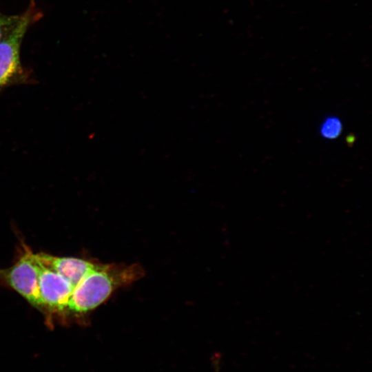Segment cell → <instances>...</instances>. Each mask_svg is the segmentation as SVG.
<instances>
[{
    "instance_id": "6da1fadb",
    "label": "cell",
    "mask_w": 372,
    "mask_h": 372,
    "mask_svg": "<svg viewBox=\"0 0 372 372\" xmlns=\"http://www.w3.org/2000/svg\"><path fill=\"white\" fill-rule=\"evenodd\" d=\"M145 275L138 264L96 262L74 288L62 317H84L105 302L118 289Z\"/></svg>"
},
{
    "instance_id": "7a4b0ae2",
    "label": "cell",
    "mask_w": 372,
    "mask_h": 372,
    "mask_svg": "<svg viewBox=\"0 0 372 372\" xmlns=\"http://www.w3.org/2000/svg\"><path fill=\"white\" fill-rule=\"evenodd\" d=\"M41 17L42 12L31 1L16 26L0 41V87L30 82V72L21 63L20 48L29 28Z\"/></svg>"
},
{
    "instance_id": "3957f363",
    "label": "cell",
    "mask_w": 372,
    "mask_h": 372,
    "mask_svg": "<svg viewBox=\"0 0 372 372\" xmlns=\"http://www.w3.org/2000/svg\"><path fill=\"white\" fill-rule=\"evenodd\" d=\"M0 282L10 287L44 314L39 287V265L35 253L26 246L18 260L8 268L0 269Z\"/></svg>"
},
{
    "instance_id": "277c9868",
    "label": "cell",
    "mask_w": 372,
    "mask_h": 372,
    "mask_svg": "<svg viewBox=\"0 0 372 372\" xmlns=\"http://www.w3.org/2000/svg\"><path fill=\"white\" fill-rule=\"evenodd\" d=\"M36 260L39 265V287L44 315L48 325L52 326V316H62L74 288L62 275L43 265L37 258Z\"/></svg>"
},
{
    "instance_id": "5b68a950",
    "label": "cell",
    "mask_w": 372,
    "mask_h": 372,
    "mask_svg": "<svg viewBox=\"0 0 372 372\" xmlns=\"http://www.w3.org/2000/svg\"><path fill=\"white\" fill-rule=\"evenodd\" d=\"M35 256L43 265L65 277L73 288L96 263L82 258L55 256L43 252L35 254Z\"/></svg>"
},
{
    "instance_id": "8992f818",
    "label": "cell",
    "mask_w": 372,
    "mask_h": 372,
    "mask_svg": "<svg viewBox=\"0 0 372 372\" xmlns=\"http://www.w3.org/2000/svg\"><path fill=\"white\" fill-rule=\"evenodd\" d=\"M21 13L19 14H6L0 11V41L8 34L20 20Z\"/></svg>"
},
{
    "instance_id": "52a82bcc",
    "label": "cell",
    "mask_w": 372,
    "mask_h": 372,
    "mask_svg": "<svg viewBox=\"0 0 372 372\" xmlns=\"http://www.w3.org/2000/svg\"><path fill=\"white\" fill-rule=\"evenodd\" d=\"M341 125L336 118L327 119L322 127V134L327 138H335L340 132Z\"/></svg>"
}]
</instances>
